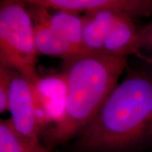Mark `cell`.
Listing matches in <instances>:
<instances>
[{"instance_id": "obj_11", "label": "cell", "mask_w": 152, "mask_h": 152, "mask_svg": "<svg viewBox=\"0 0 152 152\" xmlns=\"http://www.w3.org/2000/svg\"><path fill=\"white\" fill-rule=\"evenodd\" d=\"M0 152H51L42 143L22 137L14 129L10 119L0 121Z\"/></svg>"}, {"instance_id": "obj_5", "label": "cell", "mask_w": 152, "mask_h": 152, "mask_svg": "<svg viewBox=\"0 0 152 152\" xmlns=\"http://www.w3.org/2000/svg\"><path fill=\"white\" fill-rule=\"evenodd\" d=\"M41 131L58 123L64 112L66 82L62 74L39 77L32 86ZM42 133V132H41Z\"/></svg>"}, {"instance_id": "obj_10", "label": "cell", "mask_w": 152, "mask_h": 152, "mask_svg": "<svg viewBox=\"0 0 152 152\" xmlns=\"http://www.w3.org/2000/svg\"><path fill=\"white\" fill-rule=\"evenodd\" d=\"M107 11L109 10L89 12L83 16L82 40L88 53H103L105 24Z\"/></svg>"}, {"instance_id": "obj_12", "label": "cell", "mask_w": 152, "mask_h": 152, "mask_svg": "<svg viewBox=\"0 0 152 152\" xmlns=\"http://www.w3.org/2000/svg\"><path fill=\"white\" fill-rule=\"evenodd\" d=\"M15 71L10 68L0 65V113L8 111L9 94L12 80Z\"/></svg>"}, {"instance_id": "obj_7", "label": "cell", "mask_w": 152, "mask_h": 152, "mask_svg": "<svg viewBox=\"0 0 152 152\" xmlns=\"http://www.w3.org/2000/svg\"><path fill=\"white\" fill-rule=\"evenodd\" d=\"M103 53L119 57L134 54L144 58L140 45L139 31L132 20V17L119 12L107 11L105 34Z\"/></svg>"}, {"instance_id": "obj_3", "label": "cell", "mask_w": 152, "mask_h": 152, "mask_svg": "<svg viewBox=\"0 0 152 152\" xmlns=\"http://www.w3.org/2000/svg\"><path fill=\"white\" fill-rule=\"evenodd\" d=\"M38 54L32 19L26 3L1 1L0 65L20 74L34 86L40 77L37 71Z\"/></svg>"}, {"instance_id": "obj_9", "label": "cell", "mask_w": 152, "mask_h": 152, "mask_svg": "<svg viewBox=\"0 0 152 152\" xmlns=\"http://www.w3.org/2000/svg\"><path fill=\"white\" fill-rule=\"evenodd\" d=\"M50 24L69 48L73 56L88 53L82 40L83 17L75 13L56 10L53 15H50Z\"/></svg>"}, {"instance_id": "obj_2", "label": "cell", "mask_w": 152, "mask_h": 152, "mask_svg": "<svg viewBox=\"0 0 152 152\" xmlns=\"http://www.w3.org/2000/svg\"><path fill=\"white\" fill-rule=\"evenodd\" d=\"M66 102L61 119L41 133L44 145L54 147L79 136L96 116L127 66V57L84 53L64 59Z\"/></svg>"}, {"instance_id": "obj_1", "label": "cell", "mask_w": 152, "mask_h": 152, "mask_svg": "<svg viewBox=\"0 0 152 152\" xmlns=\"http://www.w3.org/2000/svg\"><path fill=\"white\" fill-rule=\"evenodd\" d=\"M152 146V72L130 70L73 145L76 152H136Z\"/></svg>"}, {"instance_id": "obj_8", "label": "cell", "mask_w": 152, "mask_h": 152, "mask_svg": "<svg viewBox=\"0 0 152 152\" xmlns=\"http://www.w3.org/2000/svg\"><path fill=\"white\" fill-rule=\"evenodd\" d=\"M25 3L30 7L27 8L34 26L35 42L39 54L62 58L64 60L72 57L69 48L59 37L50 24V14L48 9L42 6Z\"/></svg>"}, {"instance_id": "obj_6", "label": "cell", "mask_w": 152, "mask_h": 152, "mask_svg": "<svg viewBox=\"0 0 152 152\" xmlns=\"http://www.w3.org/2000/svg\"><path fill=\"white\" fill-rule=\"evenodd\" d=\"M28 2L48 10L75 14L109 10L124 13L131 17H149L152 15V0H31Z\"/></svg>"}, {"instance_id": "obj_13", "label": "cell", "mask_w": 152, "mask_h": 152, "mask_svg": "<svg viewBox=\"0 0 152 152\" xmlns=\"http://www.w3.org/2000/svg\"><path fill=\"white\" fill-rule=\"evenodd\" d=\"M140 37V45L141 50L143 48H147L151 52V64H152V22L147 26L139 31Z\"/></svg>"}, {"instance_id": "obj_4", "label": "cell", "mask_w": 152, "mask_h": 152, "mask_svg": "<svg viewBox=\"0 0 152 152\" xmlns=\"http://www.w3.org/2000/svg\"><path fill=\"white\" fill-rule=\"evenodd\" d=\"M8 111L10 113L11 124L17 133L31 141L42 143L32 85L17 72L11 83Z\"/></svg>"}]
</instances>
